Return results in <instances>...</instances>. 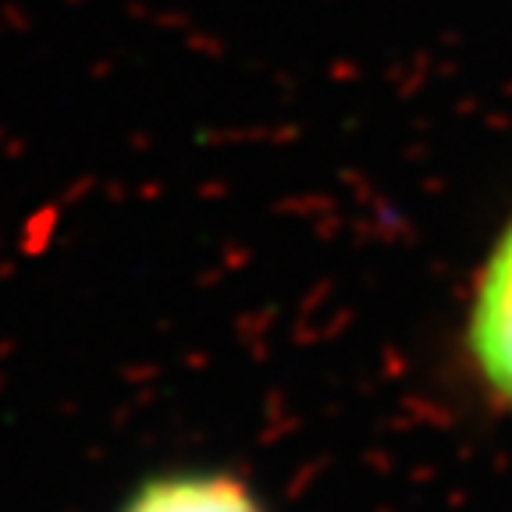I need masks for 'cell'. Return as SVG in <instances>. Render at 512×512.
Masks as SVG:
<instances>
[{
    "label": "cell",
    "mask_w": 512,
    "mask_h": 512,
    "mask_svg": "<svg viewBox=\"0 0 512 512\" xmlns=\"http://www.w3.org/2000/svg\"><path fill=\"white\" fill-rule=\"evenodd\" d=\"M466 345L484 384L512 406V217L480 271L466 320Z\"/></svg>",
    "instance_id": "obj_1"
},
{
    "label": "cell",
    "mask_w": 512,
    "mask_h": 512,
    "mask_svg": "<svg viewBox=\"0 0 512 512\" xmlns=\"http://www.w3.org/2000/svg\"><path fill=\"white\" fill-rule=\"evenodd\" d=\"M121 512H260V505L224 473H171L143 484Z\"/></svg>",
    "instance_id": "obj_2"
}]
</instances>
